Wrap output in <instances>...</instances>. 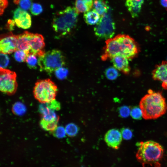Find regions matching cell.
Instances as JSON below:
<instances>
[{
	"mask_svg": "<svg viewBox=\"0 0 167 167\" xmlns=\"http://www.w3.org/2000/svg\"><path fill=\"white\" fill-rule=\"evenodd\" d=\"M139 50L138 45L132 38L128 35L118 34L106 40L101 59L105 61L121 55L131 59L138 54Z\"/></svg>",
	"mask_w": 167,
	"mask_h": 167,
	"instance_id": "cell-1",
	"label": "cell"
},
{
	"mask_svg": "<svg viewBox=\"0 0 167 167\" xmlns=\"http://www.w3.org/2000/svg\"><path fill=\"white\" fill-rule=\"evenodd\" d=\"M139 107L143 118L146 120L155 119L162 116L167 110L165 99L161 93L151 89L141 99Z\"/></svg>",
	"mask_w": 167,
	"mask_h": 167,
	"instance_id": "cell-2",
	"label": "cell"
},
{
	"mask_svg": "<svg viewBox=\"0 0 167 167\" xmlns=\"http://www.w3.org/2000/svg\"><path fill=\"white\" fill-rule=\"evenodd\" d=\"M138 149L136 157L143 167L148 165L160 167L164 150L159 143L152 140L141 142L138 143Z\"/></svg>",
	"mask_w": 167,
	"mask_h": 167,
	"instance_id": "cell-3",
	"label": "cell"
},
{
	"mask_svg": "<svg viewBox=\"0 0 167 167\" xmlns=\"http://www.w3.org/2000/svg\"><path fill=\"white\" fill-rule=\"evenodd\" d=\"M79 13L75 7L69 6L54 15L52 27L60 36L69 34L75 27Z\"/></svg>",
	"mask_w": 167,
	"mask_h": 167,
	"instance_id": "cell-4",
	"label": "cell"
},
{
	"mask_svg": "<svg viewBox=\"0 0 167 167\" xmlns=\"http://www.w3.org/2000/svg\"><path fill=\"white\" fill-rule=\"evenodd\" d=\"M65 63L63 54L57 49L48 51L38 57V65L40 71H44L49 75L57 69L64 66Z\"/></svg>",
	"mask_w": 167,
	"mask_h": 167,
	"instance_id": "cell-5",
	"label": "cell"
},
{
	"mask_svg": "<svg viewBox=\"0 0 167 167\" xmlns=\"http://www.w3.org/2000/svg\"><path fill=\"white\" fill-rule=\"evenodd\" d=\"M58 91L57 86L49 79L38 80L33 90L35 98L43 104L49 103L55 100Z\"/></svg>",
	"mask_w": 167,
	"mask_h": 167,
	"instance_id": "cell-6",
	"label": "cell"
},
{
	"mask_svg": "<svg viewBox=\"0 0 167 167\" xmlns=\"http://www.w3.org/2000/svg\"><path fill=\"white\" fill-rule=\"evenodd\" d=\"M98 37L107 40L112 38L115 34V25L111 17V10L102 15L94 29Z\"/></svg>",
	"mask_w": 167,
	"mask_h": 167,
	"instance_id": "cell-7",
	"label": "cell"
},
{
	"mask_svg": "<svg viewBox=\"0 0 167 167\" xmlns=\"http://www.w3.org/2000/svg\"><path fill=\"white\" fill-rule=\"evenodd\" d=\"M15 72L10 70L0 69V90L8 95L14 94L16 91L18 84Z\"/></svg>",
	"mask_w": 167,
	"mask_h": 167,
	"instance_id": "cell-8",
	"label": "cell"
},
{
	"mask_svg": "<svg viewBox=\"0 0 167 167\" xmlns=\"http://www.w3.org/2000/svg\"><path fill=\"white\" fill-rule=\"evenodd\" d=\"M17 35L9 33L1 36L0 53L10 54L17 50Z\"/></svg>",
	"mask_w": 167,
	"mask_h": 167,
	"instance_id": "cell-9",
	"label": "cell"
},
{
	"mask_svg": "<svg viewBox=\"0 0 167 167\" xmlns=\"http://www.w3.org/2000/svg\"><path fill=\"white\" fill-rule=\"evenodd\" d=\"M30 53L38 57L44 54L45 42L43 36L38 33H31L30 39Z\"/></svg>",
	"mask_w": 167,
	"mask_h": 167,
	"instance_id": "cell-10",
	"label": "cell"
},
{
	"mask_svg": "<svg viewBox=\"0 0 167 167\" xmlns=\"http://www.w3.org/2000/svg\"><path fill=\"white\" fill-rule=\"evenodd\" d=\"M13 19L16 26L23 29L30 28L32 21L30 15L26 11L21 8H18L14 11Z\"/></svg>",
	"mask_w": 167,
	"mask_h": 167,
	"instance_id": "cell-11",
	"label": "cell"
},
{
	"mask_svg": "<svg viewBox=\"0 0 167 167\" xmlns=\"http://www.w3.org/2000/svg\"><path fill=\"white\" fill-rule=\"evenodd\" d=\"M153 79L162 82V87L167 90V61H163L156 65L152 72Z\"/></svg>",
	"mask_w": 167,
	"mask_h": 167,
	"instance_id": "cell-12",
	"label": "cell"
},
{
	"mask_svg": "<svg viewBox=\"0 0 167 167\" xmlns=\"http://www.w3.org/2000/svg\"><path fill=\"white\" fill-rule=\"evenodd\" d=\"M122 139L121 132L118 130L115 129L109 130L104 137L105 141L108 146L115 149L119 148Z\"/></svg>",
	"mask_w": 167,
	"mask_h": 167,
	"instance_id": "cell-13",
	"label": "cell"
},
{
	"mask_svg": "<svg viewBox=\"0 0 167 167\" xmlns=\"http://www.w3.org/2000/svg\"><path fill=\"white\" fill-rule=\"evenodd\" d=\"M114 66L117 69L125 74H129L130 71L128 59L126 57L121 55L115 56L110 59Z\"/></svg>",
	"mask_w": 167,
	"mask_h": 167,
	"instance_id": "cell-14",
	"label": "cell"
},
{
	"mask_svg": "<svg viewBox=\"0 0 167 167\" xmlns=\"http://www.w3.org/2000/svg\"><path fill=\"white\" fill-rule=\"evenodd\" d=\"M31 32L25 31L17 35V49L23 50L28 55L30 53V39Z\"/></svg>",
	"mask_w": 167,
	"mask_h": 167,
	"instance_id": "cell-15",
	"label": "cell"
},
{
	"mask_svg": "<svg viewBox=\"0 0 167 167\" xmlns=\"http://www.w3.org/2000/svg\"><path fill=\"white\" fill-rule=\"evenodd\" d=\"M144 0H125V5L132 17L138 16Z\"/></svg>",
	"mask_w": 167,
	"mask_h": 167,
	"instance_id": "cell-16",
	"label": "cell"
},
{
	"mask_svg": "<svg viewBox=\"0 0 167 167\" xmlns=\"http://www.w3.org/2000/svg\"><path fill=\"white\" fill-rule=\"evenodd\" d=\"M93 4L92 0H76L75 8L79 14L84 13L91 10Z\"/></svg>",
	"mask_w": 167,
	"mask_h": 167,
	"instance_id": "cell-17",
	"label": "cell"
},
{
	"mask_svg": "<svg viewBox=\"0 0 167 167\" xmlns=\"http://www.w3.org/2000/svg\"><path fill=\"white\" fill-rule=\"evenodd\" d=\"M100 15L93 9L84 13V18L85 22L90 25L96 24L100 19Z\"/></svg>",
	"mask_w": 167,
	"mask_h": 167,
	"instance_id": "cell-18",
	"label": "cell"
},
{
	"mask_svg": "<svg viewBox=\"0 0 167 167\" xmlns=\"http://www.w3.org/2000/svg\"><path fill=\"white\" fill-rule=\"evenodd\" d=\"M93 7L101 16L107 12L110 9L108 5L104 0H95Z\"/></svg>",
	"mask_w": 167,
	"mask_h": 167,
	"instance_id": "cell-19",
	"label": "cell"
},
{
	"mask_svg": "<svg viewBox=\"0 0 167 167\" xmlns=\"http://www.w3.org/2000/svg\"><path fill=\"white\" fill-rule=\"evenodd\" d=\"M36 56L30 53L27 56L25 62L28 66L31 69H36L38 65V59Z\"/></svg>",
	"mask_w": 167,
	"mask_h": 167,
	"instance_id": "cell-20",
	"label": "cell"
},
{
	"mask_svg": "<svg viewBox=\"0 0 167 167\" xmlns=\"http://www.w3.org/2000/svg\"><path fill=\"white\" fill-rule=\"evenodd\" d=\"M66 134L69 137H73L76 136L79 131L78 126L73 123L68 124L66 126Z\"/></svg>",
	"mask_w": 167,
	"mask_h": 167,
	"instance_id": "cell-21",
	"label": "cell"
},
{
	"mask_svg": "<svg viewBox=\"0 0 167 167\" xmlns=\"http://www.w3.org/2000/svg\"><path fill=\"white\" fill-rule=\"evenodd\" d=\"M12 112L18 115L23 114L26 111V108L24 104L19 102L15 103L12 107Z\"/></svg>",
	"mask_w": 167,
	"mask_h": 167,
	"instance_id": "cell-22",
	"label": "cell"
},
{
	"mask_svg": "<svg viewBox=\"0 0 167 167\" xmlns=\"http://www.w3.org/2000/svg\"><path fill=\"white\" fill-rule=\"evenodd\" d=\"M105 75L108 79L113 80L116 79L118 76L119 73L114 67H110L106 70Z\"/></svg>",
	"mask_w": 167,
	"mask_h": 167,
	"instance_id": "cell-23",
	"label": "cell"
},
{
	"mask_svg": "<svg viewBox=\"0 0 167 167\" xmlns=\"http://www.w3.org/2000/svg\"><path fill=\"white\" fill-rule=\"evenodd\" d=\"M28 54L24 51L17 49L14 52L13 56L15 60L19 62L25 61Z\"/></svg>",
	"mask_w": 167,
	"mask_h": 167,
	"instance_id": "cell-24",
	"label": "cell"
},
{
	"mask_svg": "<svg viewBox=\"0 0 167 167\" xmlns=\"http://www.w3.org/2000/svg\"><path fill=\"white\" fill-rule=\"evenodd\" d=\"M68 69L63 66L56 69L55 71L56 77L58 79L62 80L66 79L68 75Z\"/></svg>",
	"mask_w": 167,
	"mask_h": 167,
	"instance_id": "cell-25",
	"label": "cell"
},
{
	"mask_svg": "<svg viewBox=\"0 0 167 167\" xmlns=\"http://www.w3.org/2000/svg\"><path fill=\"white\" fill-rule=\"evenodd\" d=\"M15 2L19 4L20 8L25 11L30 9L32 4L31 0H15Z\"/></svg>",
	"mask_w": 167,
	"mask_h": 167,
	"instance_id": "cell-26",
	"label": "cell"
},
{
	"mask_svg": "<svg viewBox=\"0 0 167 167\" xmlns=\"http://www.w3.org/2000/svg\"><path fill=\"white\" fill-rule=\"evenodd\" d=\"M130 114L134 119H140L143 117L142 112L140 107L137 106L134 107L131 111Z\"/></svg>",
	"mask_w": 167,
	"mask_h": 167,
	"instance_id": "cell-27",
	"label": "cell"
},
{
	"mask_svg": "<svg viewBox=\"0 0 167 167\" xmlns=\"http://www.w3.org/2000/svg\"><path fill=\"white\" fill-rule=\"evenodd\" d=\"M30 11L32 14L34 15H37L42 12L43 9L40 4L37 3H33L30 9Z\"/></svg>",
	"mask_w": 167,
	"mask_h": 167,
	"instance_id": "cell-28",
	"label": "cell"
},
{
	"mask_svg": "<svg viewBox=\"0 0 167 167\" xmlns=\"http://www.w3.org/2000/svg\"><path fill=\"white\" fill-rule=\"evenodd\" d=\"M119 115L122 118H126L130 114L131 110L130 108L126 106H123L118 109Z\"/></svg>",
	"mask_w": 167,
	"mask_h": 167,
	"instance_id": "cell-29",
	"label": "cell"
},
{
	"mask_svg": "<svg viewBox=\"0 0 167 167\" xmlns=\"http://www.w3.org/2000/svg\"><path fill=\"white\" fill-rule=\"evenodd\" d=\"M9 63V58L8 56L5 54L0 53V68H6Z\"/></svg>",
	"mask_w": 167,
	"mask_h": 167,
	"instance_id": "cell-30",
	"label": "cell"
},
{
	"mask_svg": "<svg viewBox=\"0 0 167 167\" xmlns=\"http://www.w3.org/2000/svg\"><path fill=\"white\" fill-rule=\"evenodd\" d=\"M54 131V136L58 138H63L66 136V133L65 129L63 126L57 127Z\"/></svg>",
	"mask_w": 167,
	"mask_h": 167,
	"instance_id": "cell-31",
	"label": "cell"
},
{
	"mask_svg": "<svg viewBox=\"0 0 167 167\" xmlns=\"http://www.w3.org/2000/svg\"><path fill=\"white\" fill-rule=\"evenodd\" d=\"M121 133L122 137L126 140L131 139L133 136L132 131L128 128H122L121 130Z\"/></svg>",
	"mask_w": 167,
	"mask_h": 167,
	"instance_id": "cell-32",
	"label": "cell"
},
{
	"mask_svg": "<svg viewBox=\"0 0 167 167\" xmlns=\"http://www.w3.org/2000/svg\"><path fill=\"white\" fill-rule=\"evenodd\" d=\"M8 4L7 0H0V15L2 14Z\"/></svg>",
	"mask_w": 167,
	"mask_h": 167,
	"instance_id": "cell-33",
	"label": "cell"
},
{
	"mask_svg": "<svg viewBox=\"0 0 167 167\" xmlns=\"http://www.w3.org/2000/svg\"><path fill=\"white\" fill-rule=\"evenodd\" d=\"M161 5L166 9H167V0H161Z\"/></svg>",
	"mask_w": 167,
	"mask_h": 167,
	"instance_id": "cell-34",
	"label": "cell"
},
{
	"mask_svg": "<svg viewBox=\"0 0 167 167\" xmlns=\"http://www.w3.org/2000/svg\"><path fill=\"white\" fill-rule=\"evenodd\" d=\"M167 10V9H166Z\"/></svg>",
	"mask_w": 167,
	"mask_h": 167,
	"instance_id": "cell-35",
	"label": "cell"
}]
</instances>
